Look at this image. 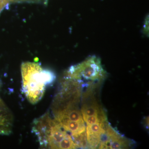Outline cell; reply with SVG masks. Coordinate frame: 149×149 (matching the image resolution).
I'll list each match as a JSON object with an SVG mask.
<instances>
[{
	"mask_svg": "<svg viewBox=\"0 0 149 149\" xmlns=\"http://www.w3.org/2000/svg\"><path fill=\"white\" fill-rule=\"evenodd\" d=\"M22 89L27 100L35 104L44 96L46 85L53 83L56 76L53 72L43 69L40 64L23 63L21 65Z\"/></svg>",
	"mask_w": 149,
	"mask_h": 149,
	"instance_id": "cell-1",
	"label": "cell"
},
{
	"mask_svg": "<svg viewBox=\"0 0 149 149\" xmlns=\"http://www.w3.org/2000/svg\"><path fill=\"white\" fill-rule=\"evenodd\" d=\"M32 131L41 146L45 148L60 149L62 142L71 136L56 120L51 118L48 112L34 120Z\"/></svg>",
	"mask_w": 149,
	"mask_h": 149,
	"instance_id": "cell-2",
	"label": "cell"
},
{
	"mask_svg": "<svg viewBox=\"0 0 149 149\" xmlns=\"http://www.w3.org/2000/svg\"><path fill=\"white\" fill-rule=\"evenodd\" d=\"M132 143L130 140L119 134L109 124L105 128V133L99 149H127L131 147Z\"/></svg>",
	"mask_w": 149,
	"mask_h": 149,
	"instance_id": "cell-3",
	"label": "cell"
},
{
	"mask_svg": "<svg viewBox=\"0 0 149 149\" xmlns=\"http://www.w3.org/2000/svg\"><path fill=\"white\" fill-rule=\"evenodd\" d=\"M108 123V121L98 123L87 125L86 134L88 148H98L102 136L105 132V128Z\"/></svg>",
	"mask_w": 149,
	"mask_h": 149,
	"instance_id": "cell-4",
	"label": "cell"
},
{
	"mask_svg": "<svg viewBox=\"0 0 149 149\" xmlns=\"http://www.w3.org/2000/svg\"><path fill=\"white\" fill-rule=\"evenodd\" d=\"M81 113L83 119L93 116L106 115L104 110L102 107L101 106L99 105L97 101L93 97L91 100L83 104L81 107Z\"/></svg>",
	"mask_w": 149,
	"mask_h": 149,
	"instance_id": "cell-5",
	"label": "cell"
},
{
	"mask_svg": "<svg viewBox=\"0 0 149 149\" xmlns=\"http://www.w3.org/2000/svg\"><path fill=\"white\" fill-rule=\"evenodd\" d=\"M10 3L8 0H0V14L5 8L8 7Z\"/></svg>",
	"mask_w": 149,
	"mask_h": 149,
	"instance_id": "cell-6",
	"label": "cell"
}]
</instances>
